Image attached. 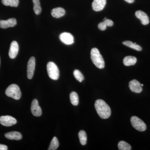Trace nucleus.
<instances>
[{"instance_id": "nucleus-15", "label": "nucleus", "mask_w": 150, "mask_h": 150, "mask_svg": "<svg viewBox=\"0 0 150 150\" xmlns=\"http://www.w3.org/2000/svg\"><path fill=\"white\" fill-rule=\"evenodd\" d=\"M6 138L10 140H20L22 138L21 133L17 131H11L5 134Z\"/></svg>"}, {"instance_id": "nucleus-29", "label": "nucleus", "mask_w": 150, "mask_h": 150, "mask_svg": "<svg viewBox=\"0 0 150 150\" xmlns=\"http://www.w3.org/2000/svg\"><path fill=\"white\" fill-rule=\"evenodd\" d=\"M126 1L127 3H129V4H132L134 2V0H124Z\"/></svg>"}, {"instance_id": "nucleus-13", "label": "nucleus", "mask_w": 150, "mask_h": 150, "mask_svg": "<svg viewBox=\"0 0 150 150\" xmlns=\"http://www.w3.org/2000/svg\"><path fill=\"white\" fill-rule=\"evenodd\" d=\"M106 0H93L92 3L93 9L96 11H102L106 5Z\"/></svg>"}, {"instance_id": "nucleus-5", "label": "nucleus", "mask_w": 150, "mask_h": 150, "mask_svg": "<svg viewBox=\"0 0 150 150\" xmlns=\"http://www.w3.org/2000/svg\"><path fill=\"white\" fill-rule=\"evenodd\" d=\"M131 122L133 127L138 131L143 132L146 129V123L137 116H132L131 118Z\"/></svg>"}, {"instance_id": "nucleus-3", "label": "nucleus", "mask_w": 150, "mask_h": 150, "mask_svg": "<svg viewBox=\"0 0 150 150\" xmlns=\"http://www.w3.org/2000/svg\"><path fill=\"white\" fill-rule=\"evenodd\" d=\"M5 93L7 96L15 100H19L21 96V93L17 85L12 84L9 86L6 90Z\"/></svg>"}, {"instance_id": "nucleus-2", "label": "nucleus", "mask_w": 150, "mask_h": 150, "mask_svg": "<svg viewBox=\"0 0 150 150\" xmlns=\"http://www.w3.org/2000/svg\"><path fill=\"white\" fill-rule=\"evenodd\" d=\"M91 57L92 61L96 67L100 69H103L105 62L102 56L96 48H93L91 52Z\"/></svg>"}, {"instance_id": "nucleus-21", "label": "nucleus", "mask_w": 150, "mask_h": 150, "mask_svg": "<svg viewBox=\"0 0 150 150\" xmlns=\"http://www.w3.org/2000/svg\"><path fill=\"white\" fill-rule=\"evenodd\" d=\"M79 137L81 144L85 145L87 143V135L86 132L83 130H81L79 133Z\"/></svg>"}, {"instance_id": "nucleus-1", "label": "nucleus", "mask_w": 150, "mask_h": 150, "mask_svg": "<svg viewBox=\"0 0 150 150\" xmlns=\"http://www.w3.org/2000/svg\"><path fill=\"white\" fill-rule=\"evenodd\" d=\"M95 108L100 117L103 119L108 118L111 115L110 107L104 100L98 99L95 103Z\"/></svg>"}, {"instance_id": "nucleus-11", "label": "nucleus", "mask_w": 150, "mask_h": 150, "mask_svg": "<svg viewBox=\"0 0 150 150\" xmlns=\"http://www.w3.org/2000/svg\"><path fill=\"white\" fill-rule=\"evenodd\" d=\"M129 87L130 90L136 93H140L142 91V86L141 83L136 80H133L130 81Z\"/></svg>"}, {"instance_id": "nucleus-20", "label": "nucleus", "mask_w": 150, "mask_h": 150, "mask_svg": "<svg viewBox=\"0 0 150 150\" xmlns=\"http://www.w3.org/2000/svg\"><path fill=\"white\" fill-rule=\"evenodd\" d=\"M19 0H2V3L4 5L16 7L18 5Z\"/></svg>"}, {"instance_id": "nucleus-18", "label": "nucleus", "mask_w": 150, "mask_h": 150, "mask_svg": "<svg viewBox=\"0 0 150 150\" xmlns=\"http://www.w3.org/2000/svg\"><path fill=\"white\" fill-rule=\"evenodd\" d=\"M123 45L128 46L129 48H133L134 50H137L138 51H141L142 50V48L139 45H137L136 43H134L129 40L125 41L123 42Z\"/></svg>"}, {"instance_id": "nucleus-6", "label": "nucleus", "mask_w": 150, "mask_h": 150, "mask_svg": "<svg viewBox=\"0 0 150 150\" xmlns=\"http://www.w3.org/2000/svg\"><path fill=\"white\" fill-rule=\"evenodd\" d=\"M16 118L10 115H4L0 117V123L3 126H11L16 124Z\"/></svg>"}, {"instance_id": "nucleus-14", "label": "nucleus", "mask_w": 150, "mask_h": 150, "mask_svg": "<svg viewBox=\"0 0 150 150\" xmlns=\"http://www.w3.org/2000/svg\"><path fill=\"white\" fill-rule=\"evenodd\" d=\"M135 15L137 18L141 21L142 24L146 25L149 23V20L147 15L142 11H137L136 12Z\"/></svg>"}, {"instance_id": "nucleus-30", "label": "nucleus", "mask_w": 150, "mask_h": 150, "mask_svg": "<svg viewBox=\"0 0 150 150\" xmlns=\"http://www.w3.org/2000/svg\"><path fill=\"white\" fill-rule=\"evenodd\" d=\"M141 86H144V85L142 84H141Z\"/></svg>"}, {"instance_id": "nucleus-27", "label": "nucleus", "mask_w": 150, "mask_h": 150, "mask_svg": "<svg viewBox=\"0 0 150 150\" xmlns=\"http://www.w3.org/2000/svg\"><path fill=\"white\" fill-rule=\"evenodd\" d=\"M103 21L107 25V26H112L113 25V22L111 20L106 19V20H105Z\"/></svg>"}, {"instance_id": "nucleus-23", "label": "nucleus", "mask_w": 150, "mask_h": 150, "mask_svg": "<svg viewBox=\"0 0 150 150\" xmlns=\"http://www.w3.org/2000/svg\"><path fill=\"white\" fill-rule=\"evenodd\" d=\"M59 143L58 139L56 137H54L50 143L48 150H55L59 147Z\"/></svg>"}, {"instance_id": "nucleus-4", "label": "nucleus", "mask_w": 150, "mask_h": 150, "mask_svg": "<svg viewBox=\"0 0 150 150\" xmlns=\"http://www.w3.org/2000/svg\"><path fill=\"white\" fill-rule=\"evenodd\" d=\"M47 72L49 77L57 80L59 77V71L56 64L53 62H48L47 65Z\"/></svg>"}, {"instance_id": "nucleus-12", "label": "nucleus", "mask_w": 150, "mask_h": 150, "mask_svg": "<svg viewBox=\"0 0 150 150\" xmlns=\"http://www.w3.org/2000/svg\"><path fill=\"white\" fill-rule=\"evenodd\" d=\"M17 23L16 19L11 18L7 20H0V28H7L9 27H13L15 26Z\"/></svg>"}, {"instance_id": "nucleus-28", "label": "nucleus", "mask_w": 150, "mask_h": 150, "mask_svg": "<svg viewBox=\"0 0 150 150\" xmlns=\"http://www.w3.org/2000/svg\"><path fill=\"white\" fill-rule=\"evenodd\" d=\"M8 147L5 145L0 144V150H7Z\"/></svg>"}, {"instance_id": "nucleus-22", "label": "nucleus", "mask_w": 150, "mask_h": 150, "mask_svg": "<svg viewBox=\"0 0 150 150\" xmlns=\"http://www.w3.org/2000/svg\"><path fill=\"white\" fill-rule=\"evenodd\" d=\"M33 10L36 15L40 14L41 12L40 0H33Z\"/></svg>"}, {"instance_id": "nucleus-9", "label": "nucleus", "mask_w": 150, "mask_h": 150, "mask_svg": "<svg viewBox=\"0 0 150 150\" xmlns=\"http://www.w3.org/2000/svg\"><path fill=\"white\" fill-rule=\"evenodd\" d=\"M31 111L33 115L37 117L40 116L42 114V110L38 104L37 99H34L32 101L31 105Z\"/></svg>"}, {"instance_id": "nucleus-17", "label": "nucleus", "mask_w": 150, "mask_h": 150, "mask_svg": "<svg viewBox=\"0 0 150 150\" xmlns=\"http://www.w3.org/2000/svg\"><path fill=\"white\" fill-rule=\"evenodd\" d=\"M137 62V58L133 56H126L123 60V64L127 67L133 66L136 64Z\"/></svg>"}, {"instance_id": "nucleus-24", "label": "nucleus", "mask_w": 150, "mask_h": 150, "mask_svg": "<svg viewBox=\"0 0 150 150\" xmlns=\"http://www.w3.org/2000/svg\"><path fill=\"white\" fill-rule=\"evenodd\" d=\"M118 148L120 150H131V145L124 141H121L118 143Z\"/></svg>"}, {"instance_id": "nucleus-26", "label": "nucleus", "mask_w": 150, "mask_h": 150, "mask_svg": "<svg viewBox=\"0 0 150 150\" xmlns=\"http://www.w3.org/2000/svg\"><path fill=\"white\" fill-rule=\"evenodd\" d=\"M106 27H107V25L105 24L104 21L100 23L98 25V28L101 30H105L106 29Z\"/></svg>"}, {"instance_id": "nucleus-16", "label": "nucleus", "mask_w": 150, "mask_h": 150, "mask_svg": "<svg viewBox=\"0 0 150 150\" xmlns=\"http://www.w3.org/2000/svg\"><path fill=\"white\" fill-rule=\"evenodd\" d=\"M66 13L64 9L61 7L56 8L51 10V15L55 18H59L64 16Z\"/></svg>"}, {"instance_id": "nucleus-19", "label": "nucleus", "mask_w": 150, "mask_h": 150, "mask_svg": "<svg viewBox=\"0 0 150 150\" xmlns=\"http://www.w3.org/2000/svg\"><path fill=\"white\" fill-rule=\"evenodd\" d=\"M70 99L71 103L74 105H77L79 103V98L78 94L73 91L70 93Z\"/></svg>"}, {"instance_id": "nucleus-10", "label": "nucleus", "mask_w": 150, "mask_h": 150, "mask_svg": "<svg viewBox=\"0 0 150 150\" xmlns=\"http://www.w3.org/2000/svg\"><path fill=\"white\" fill-rule=\"evenodd\" d=\"M19 51L18 43L16 41H13L11 44L10 48L9 51V56L11 59H15L17 54Z\"/></svg>"}, {"instance_id": "nucleus-7", "label": "nucleus", "mask_w": 150, "mask_h": 150, "mask_svg": "<svg viewBox=\"0 0 150 150\" xmlns=\"http://www.w3.org/2000/svg\"><path fill=\"white\" fill-rule=\"evenodd\" d=\"M35 66V60L34 57L30 59L27 64V77L29 79H32L34 75Z\"/></svg>"}, {"instance_id": "nucleus-8", "label": "nucleus", "mask_w": 150, "mask_h": 150, "mask_svg": "<svg viewBox=\"0 0 150 150\" xmlns=\"http://www.w3.org/2000/svg\"><path fill=\"white\" fill-rule=\"evenodd\" d=\"M59 38L62 42L67 45H71L74 43V38L69 33L64 32L59 35Z\"/></svg>"}, {"instance_id": "nucleus-25", "label": "nucleus", "mask_w": 150, "mask_h": 150, "mask_svg": "<svg viewBox=\"0 0 150 150\" xmlns=\"http://www.w3.org/2000/svg\"><path fill=\"white\" fill-rule=\"evenodd\" d=\"M74 75L77 80L81 82L84 80V76L79 70H75L74 71Z\"/></svg>"}]
</instances>
